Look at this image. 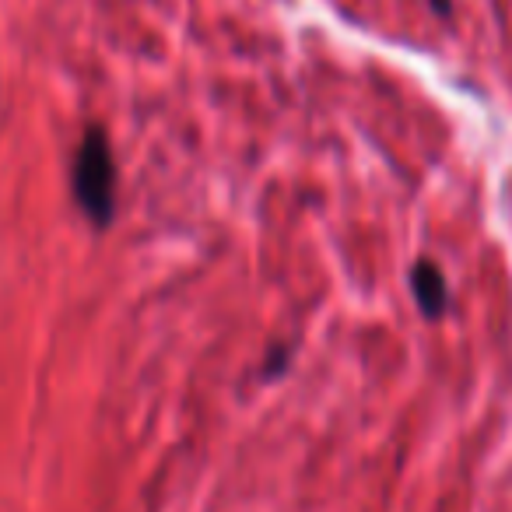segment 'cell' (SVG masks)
Returning a JSON list of instances; mask_svg holds the SVG:
<instances>
[{"label":"cell","instance_id":"2","mask_svg":"<svg viewBox=\"0 0 512 512\" xmlns=\"http://www.w3.org/2000/svg\"><path fill=\"white\" fill-rule=\"evenodd\" d=\"M411 285H414V295H418L421 309L428 316H442L446 313V302H449V288H446V278L442 271L432 264V260H418L411 267Z\"/></svg>","mask_w":512,"mask_h":512},{"label":"cell","instance_id":"1","mask_svg":"<svg viewBox=\"0 0 512 512\" xmlns=\"http://www.w3.org/2000/svg\"><path fill=\"white\" fill-rule=\"evenodd\" d=\"M74 197H78L81 211L106 228L116 214V165L113 151H109V137L102 127H88L81 137V148L74 155Z\"/></svg>","mask_w":512,"mask_h":512}]
</instances>
